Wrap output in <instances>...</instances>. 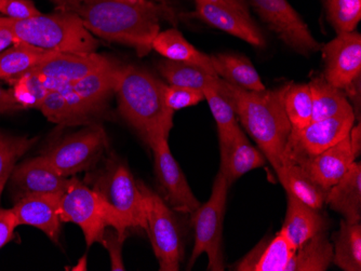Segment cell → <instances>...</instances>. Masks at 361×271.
I'll return each instance as SVG.
<instances>
[{"label":"cell","instance_id":"cell-8","mask_svg":"<svg viewBox=\"0 0 361 271\" xmlns=\"http://www.w3.org/2000/svg\"><path fill=\"white\" fill-rule=\"evenodd\" d=\"M121 70V66L114 62L58 90L64 102L62 125L78 122L103 108L109 96L115 94Z\"/></svg>","mask_w":361,"mask_h":271},{"label":"cell","instance_id":"cell-13","mask_svg":"<svg viewBox=\"0 0 361 271\" xmlns=\"http://www.w3.org/2000/svg\"><path fill=\"white\" fill-rule=\"evenodd\" d=\"M114 63L101 54L60 53L56 52L48 60L32 70L39 77L48 92L58 91L71 82H77Z\"/></svg>","mask_w":361,"mask_h":271},{"label":"cell","instance_id":"cell-19","mask_svg":"<svg viewBox=\"0 0 361 271\" xmlns=\"http://www.w3.org/2000/svg\"><path fill=\"white\" fill-rule=\"evenodd\" d=\"M355 160L348 135L334 146L298 165H301L314 181L329 190L342 179Z\"/></svg>","mask_w":361,"mask_h":271},{"label":"cell","instance_id":"cell-35","mask_svg":"<svg viewBox=\"0 0 361 271\" xmlns=\"http://www.w3.org/2000/svg\"><path fill=\"white\" fill-rule=\"evenodd\" d=\"M326 14L336 33H350L361 20V0H324Z\"/></svg>","mask_w":361,"mask_h":271},{"label":"cell","instance_id":"cell-47","mask_svg":"<svg viewBox=\"0 0 361 271\" xmlns=\"http://www.w3.org/2000/svg\"><path fill=\"white\" fill-rule=\"evenodd\" d=\"M212 1H216V3H221L223 0H212Z\"/></svg>","mask_w":361,"mask_h":271},{"label":"cell","instance_id":"cell-6","mask_svg":"<svg viewBox=\"0 0 361 271\" xmlns=\"http://www.w3.org/2000/svg\"><path fill=\"white\" fill-rule=\"evenodd\" d=\"M231 187L224 175L219 171L210 198L192 213L195 230V244L188 269L192 268L197 258L207 254L209 258L208 270H225L223 254V222L226 210L227 194Z\"/></svg>","mask_w":361,"mask_h":271},{"label":"cell","instance_id":"cell-24","mask_svg":"<svg viewBox=\"0 0 361 271\" xmlns=\"http://www.w3.org/2000/svg\"><path fill=\"white\" fill-rule=\"evenodd\" d=\"M276 173L286 193L313 209L320 211L324 208L329 190L314 181L301 165L286 163L276 170Z\"/></svg>","mask_w":361,"mask_h":271},{"label":"cell","instance_id":"cell-10","mask_svg":"<svg viewBox=\"0 0 361 271\" xmlns=\"http://www.w3.org/2000/svg\"><path fill=\"white\" fill-rule=\"evenodd\" d=\"M106 139L101 125H91L64 137L42 156L62 177H73L97 163L106 146Z\"/></svg>","mask_w":361,"mask_h":271},{"label":"cell","instance_id":"cell-11","mask_svg":"<svg viewBox=\"0 0 361 271\" xmlns=\"http://www.w3.org/2000/svg\"><path fill=\"white\" fill-rule=\"evenodd\" d=\"M355 114L312 121L303 129H291L285 149L286 163H300L317 156L350 135Z\"/></svg>","mask_w":361,"mask_h":271},{"label":"cell","instance_id":"cell-33","mask_svg":"<svg viewBox=\"0 0 361 271\" xmlns=\"http://www.w3.org/2000/svg\"><path fill=\"white\" fill-rule=\"evenodd\" d=\"M285 108L292 129H303L312 122L313 101L307 84H290L286 86Z\"/></svg>","mask_w":361,"mask_h":271},{"label":"cell","instance_id":"cell-45","mask_svg":"<svg viewBox=\"0 0 361 271\" xmlns=\"http://www.w3.org/2000/svg\"><path fill=\"white\" fill-rule=\"evenodd\" d=\"M87 255H85L84 258H81L79 260L78 264L76 266L73 267L72 270H87Z\"/></svg>","mask_w":361,"mask_h":271},{"label":"cell","instance_id":"cell-7","mask_svg":"<svg viewBox=\"0 0 361 271\" xmlns=\"http://www.w3.org/2000/svg\"><path fill=\"white\" fill-rule=\"evenodd\" d=\"M145 201L149 234L159 270L178 271L183 260V236L171 208L153 190L139 183Z\"/></svg>","mask_w":361,"mask_h":271},{"label":"cell","instance_id":"cell-32","mask_svg":"<svg viewBox=\"0 0 361 271\" xmlns=\"http://www.w3.org/2000/svg\"><path fill=\"white\" fill-rule=\"evenodd\" d=\"M204 99L208 101L213 118L218 125L220 151L222 153L232 144L233 139L241 129L234 108L226 99L212 89L204 91Z\"/></svg>","mask_w":361,"mask_h":271},{"label":"cell","instance_id":"cell-1","mask_svg":"<svg viewBox=\"0 0 361 271\" xmlns=\"http://www.w3.org/2000/svg\"><path fill=\"white\" fill-rule=\"evenodd\" d=\"M74 13L93 36L135 48L140 56L152 51L160 22L176 24L173 9L158 0H94Z\"/></svg>","mask_w":361,"mask_h":271},{"label":"cell","instance_id":"cell-9","mask_svg":"<svg viewBox=\"0 0 361 271\" xmlns=\"http://www.w3.org/2000/svg\"><path fill=\"white\" fill-rule=\"evenodd\" d=\"M93 185V189L116 212L128 228H147L145 201L139 184L127 165L109 167Z\"/></svg>","mask_w":361,"mask_h":271},{"label":"cell","instance_id":"cell-31","mask_svg":"<svg viewBox=\"0 0 361 271\" xmlns=\"http://www.w3.org/2000/svg\"><path fill=\"white\" fill-rule=\"evenodd\" d=\"M332 262L344 271L361 270V224L341 222Z\"/></svg>","mask_w":361,"mask_h":271},{"label":"cell","instance_id":"cell-5","mask_svg":"<svg viewBox=\"0 0 361 271\" xmlns=\"http://www.w3.org/2000/svg\"><path fill=\"white\" fill-rule=\"evenodd\" d=\"M60 218L62 222H74L81 228L88 248L93 244H102L109 226L121 236H127L128 227L121 216L100 194L75 177L61 196Z\"/></svg>","mask_w":361,"mask_h":271},{"label":"cell","instance_id":"cell-37","mask_svg":"<svg viewBox=\"0 0 361 271\" xmlns=\"http://www.w3.org/2000/svg\"><path fill=\"white\" fill-rule=\"evenodd\" d=\"M164 96H165L166 104L172 111L195 106L198 103L206 100L202 90L186 88V87L171 86V84L168 86L165 84Z\"/></svg>","mask_w":361,"mask_h":271},{"label":"cell","instance_id":"cell-23","mask_svg":"<svg viewBox=\"0 0 361 271\" xmlns=\"http://www.w3.org/2000/svg\"><path fill=\"white\" fill-rule=\"evenodd\" d=\"M265 163V156L251 144L248 137L240 130L228 149L221 153L220 172L229 185H232L245 173L263 167Z\"/></svg>","mask_w":361,"mask_h":271},{"label":"cell","instance_id":"cell-22","mask_svg":"<svg viewBox=\"0 0 361 271\" xmlns=\"http://www.w3.org/2000/svg\"><path fill=\"white\" fill-rule=\"evenodd\" d=\"M326 203L350 224L361 220V165L353 163L342 179L332 186Z\"/></svg>","mask_w":361,"mask_h":271},{"label":"cell","instance_id":"cell-48","mask_svg":"<svg viewBox=\"0 0 361 271\" xmlns=\"http://www.w3.org/2000/svg\"><path fill=\"white\" fill-rule=\"evenodd\" d=\"M49 1H50V0H49Z\"/></svg>","mask_w":361,"mask_h":271},{"label":"cell","instance_id":"cell-26","mask_svg":"<svg viewBox=\"0 0 361 271\" xmlns=\"http://www.w3.org/2000/svg\"><path fill=\"white\" fill-rule=\"evenodd\" d=\"M157 68L160 75L171 86L197 89L202 90V92L212 89L219 94H222L224 90V80L222 78L210 74L200 66L188 63L174 62L165 58L158 63Z\"/></svg>","mask_w":361,"mask_h":271},{"label":"cell","instance_id":"cell-4","mask_svg":"<svg viewBox=\"0 0 361 271\" xmlns=\"http://www.w3.org/2000/svg\"><path fill=\"white\" fill-rule=\"evenodd\" d=\"M58 11L38 14L25 20H10L0 17V25L5 26L16 38V44L34 46L44 51L60 53H93L99 42L85 27L74 12Z\"/></svg>","mask_w":361,"mask_h":271},{"label":"cell","instance_id":"cell-25","mask_svg":"<svg viewBox=\"0 0 361 271\" xmlns=\"http://www.w3.org/2000/svg\"><path fill=\"white\" fill-rule=\"evenodd\" d=\"M152 50H155L166 60L200 66L210 74L218 76L213 68L211 56L197 50L176 28L159 32L152 42Z\"/></svg>","mask_w":361,"mask_h":271},{"label":"cell","instance_id":"cell-36","mask_svg":"<svg viewBox=\"0 0 361 271\" xmlns=\"http://www.w3.org/2000/svg\"><path fill=\"white\" fill-rule=\"evenodd\" d=\"M12 95L21 108H37L48 90L44 88L39 77L30 72L12 82Z\"/></svg>","mask_w":361,"mask_h":271},{"label":"cell","instance_id":"cell-3","mask_svg":"<svg viewBox=\"0 0 361 271\" xmlns=\"http://www.w3.org/2000/svg\"><path fill=\"white\" fill-rule=\"evenodd\" d=\"M165 84L135 65L121 66L115 94L121 116L151 146L167 139L173 127V115L164 96Z\"/></svg>","mask_w":361,"mask_h":271},{"label":"cell","instance_id":"cell-41","mask_svg":"<svg viewBox=\"0 0 361 271\" xmlns=\"http://www.w3.org/2000/svg\"><path fill=\"white\" fill-rule=\"evenodd\" d=\"M21 106L14 100L11 89L7 90L0 86V114L20 111Z\"/></svg>","mask_w":361,"mask_h":271},{"label":"cell","instance_id":"cell-27","mask_svg":"<svg viewBox=\"0 0 361 271\" xmlns=\"http://www.w3.org/2000/svg\"><path fill=\"white\" fill-rule=\"evenodd\" d=\"M214 72L220 78L247 91L267 90L252 63L239 54L211 56Z\"/></svg>","mask_w":361,"mask_h":271},{"label":"cell","instance_id":"cell-40","mask_svg":"<svg viewBox=\"0 0 361 271\" xmlns=\"http://www.w3.org/2000/svg\"><path fill=\"white\" fill-rule=\"evenodd\" d=\"M16 227H18V222L12 209L0 208V248L11 241Z\"/></svg>","mask_w":361,"mask_h":271},{"label":"cell","instance_id":"cell-39","mask_svg":"<svg viewBox=\"0 0 361 271\" xmlns=\"http://www.w3.org/2000/svg\"><path fill=\"white\" fill-rule=\"evenodd\" d=\"M126 237L121 236L113 227H106L103 236L102 246L107 248L111 256V268L114 271H123L125 266L121 258V248Z\"/></svg>","mask_w":361,"mask_h":271},{"label":"cell","instance_id":"cell-30","mask_svg":"<svg viewBox=\"0 0 361 271\" xmlns=\"http://www.w3.org/2000/svg\"><path fill=\"white\" fill-rule=\"evenodd\" d=\"M332 260L334 246L326 232H318L295 248L286 271H324Z\"/></svg>","mask_w":361,"mask_h":271},{"label":"cell","instance_id":"cell-21","mask_svg":"<svg viewBox=\"0 0 361 271\" xmlns=\"http://www.w3.org/2000/svg\"><path fill=\"white\" fill-rule=\"evenodd\" d=\"M295 248L278 232L273 238L262 240L235 266L238 271H286Z\"/></svg>","mask_w":361,"mask_h":271},{"label":"cell","instance_id":"cell-29","mask_svg":"<svg viewBox=\"0 0 361 271\" xmlns=\"http://www.w3.org/2000/svg\"><path fill=\"white\" fill-rule=\"evenodd\" d=\"M54 53L26 44H13L0 53V80L12 84Z\"/></svg>","mask_w":361,"mask_h":271},{"label":"cell","instance_id":"cell-17","mask_svg":"<svg viewBox=\"0 0 361 271\" xmlns=\"http://www.w3.org/2000/svg\"><path fill=\"white\" fill-rule=\"evenodd\" d=\"M70 179L59 174L42 155L16 165L10 177L12 196L16 201L28 196H62Z\"/></svg>","mask_w":361,"mask_h":271},{"label":"cell","instance_id":"cell-20","mask_svg":"<svg viewBox=\"0 0 361 271\" xmlns=\"http://www.w3.org/2000/svg\"><path fill=\"white\" fill-rule=\"evenodd\" d=\"M326 228L328 222L319 210L313 209L287 194V212L281 232L294 248Z\"/></svg>","mask_w":361,"mask_h":271},{"label":"cell","instance_id":"cell-12","mask_svg":"<svg viewBox=\"0 0 361 271\" xmlns=\"http://www.w3.org/2000/svg\"><path fill=\"white\" fill-rule=\"evenodd\" d=\"M261 18L279 39L298 53L308 56L320 51L322 46L287 0H249Z\"/></svg>","mask_w":361,"mask_h":271},{"label":"cell","instance_id":"cell-42","mask_svg":"<svg viewBox=\"0 0 361 271\" xmlns=\"http://www.w3.org/2000/svg\"><path fill=\"white\" fill-rule=\"evenodd\" d=\"M350 143L352 147L353 153L355 159L360 156L361 153V125L360 122L356 125H353L352 130L350 132Z\"/></svg>","mask_w":361,"mask_h":271},{"label":"cell","instance_id":"cell-43","mask_svg":"<svg viewBox=\"0 0 361 271\" xmlns=\"http://www.w3.org/2000/svg\"><path fill=\"white\" fill-rule=\"evenodd\" d=\"M50 1L56 6V9L74 12L81 6L94 1V0H50Z\"/></svg>","mask_w":361,"mask_h":271},{"label":"cell","instance_id":"cell-46","mask_svg":"<svg viewBox=\"0 0 361 271\" xmlns=\"http://www.w3.org/2000/svg\"><path fill=\"white\" fill-rule=\"evenodd\" d=\"M229 1H233V3L237 4V5L241 6V7H243V1L241 0H229ZM245 8V7H243Z\"/></svg>","mask_w":361,"mask_h":271},{"label":"cell","instance_id":"cell-28","mask_svg":"<svg viewBox=\"0 0 361 271\" xmlns=\"http://www.w3.org/2000/svg\"><path fill=\"white\" fill-rule=\"evenodd\" d=\"M313 101L312 121L324 120L341 115L355 114L344 91L326 82L324 76L316 77L308 84Z\"/></svg>","mask_w":361,"mask_h":271},{"label":"cell","instance_id":"cell-16","mask_svg":"<svg viewBox=\"0 0 361 271\" xmlns=\"http://www.w3.org/2000/svg\"><path fill=\"white\" fill-rule=\"evenodd\" d=\"M320 50L324 61V77L332 86L344 91L360 79V34L355 30L338 34Z\"/></svg>","mask_w":361,"mask_h":271},{"label":"cell","instance_id":"cell-14","mask_svg":"<svg viewBox=\"0 0 361 271\" xmlns=\"http://www.w3.org/2000/svg\"><path fill=\"white\" fill-rule=\"evenodd\" d=\"M149 147L153 151L156 177L165 196L166 203L176 211L194 213L200 208V201L195 197L183 171L172 156L168 139H158Z\"/></svg>","mask_w":361,"mask_h":271},{"label":"cell","instance_id":"cell-2","mask_svg":"<svg viewBox=\"0 0 361 271\" xmlns=\"http://www.w3.org/2000/svg\"><path fill=\"white\" fill-rule=\"evenodd\" d=\"M286 86L275 90L247 91L226 82V99L267 160L277 170L285 161L291 123L285 108Z\"/></svg>","mask_w":361,"mask_h":271},{"label":"cell","instance_id":"cell-34","mask_svg":"<svg viewBox=\"0 0 361 271\" xmlns=\"http://www.w3.org/2000/svg\"><path fill=\"white\" fill-rule=\"evenodd\" d=\"M36 141L37 139L12 137L0 132V199L16 163L35 145Z\"/></svg>","mask_w":361,"mask_h":271},{"label":"cell","instance_id":"cell-15","mask_svg":"<svg viewBox=\"0 0 361 271\" xmlns=\"http://www.w3.org/2000/svg\"><path fill=\"white\" fill-rule=\"evenodd\" d=\"M196 10L192 15L212 27L240 38L257 48L265 46V38L249 17L248 10L237 4L223 0H195Z\"/></svg>","mask_w":361,"mask_h":271},{"label":"cell","instance_id":"cell-18","mask_svg":"<svg viewBox=\"0 0 361 271\" xmlns=\"http://www.w3.org/2000/svg\"><path fill=\"white\" fill-rule=\"evenodd\" d=\"M61 196H28L16 201L12 211L18 226L27 225L44 232L52 241L58 242L61 232Z\"/></svg>","mask_w":361,"mask_h":271},{"label":"cell","instance_id":"cell-44","mask_svg":"<svg viewBox=\"0 0 361 271\" xmlns=\"http://www.w3.org/2000/svg\"><path fill=\"white\" fill-rule=\"evenodd\" d=\"M16 44L13 34L5 26L0 25V53Z\"/></svg>","mask_w":361,"mask_h":271},{"label":"cell","instance_id":"cell-38","mask_svg":"<svg viewBox=\"0 0 361 271\" xmlns=\"http://www.w3.org/2000/svg\"><path fill=\"white\" fill-rule=\"evenodd\" d=\"M42 13L32 0H0V14L10 20H25Z\"/></svg>","mask_w":361,"mask_h":271}]
</instances>
